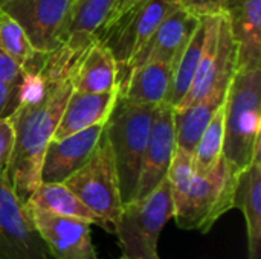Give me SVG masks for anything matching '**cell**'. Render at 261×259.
<instances>
[{
  "instance_id": "cell-1",
  "label": "cell",
  "mask_w": 261,
  "mask_h": 259,
  "mask_svg": "<svg viewBox=\"0 0 261 259\" xmlns=\"http://www.w3.org/2000/svg\"><path fill=\"white\" fill-rule=\"evenodd\" d=\"M75 58L60 47L49 53L38 52L23 70L18 104L11 113L14 147L5 176L17 198L26 205L41 183V165L54 137L64 105L72 93L70 70Z\"/></svg>"
},
{
  "instance_id": "cell-2",
  "label": "cell",
  "mask_w": 261,
  "mask_h": 259,
  "mask_svg": "<svg viewBox=\"0 0 261 259\" xmlns=\"http://www.w3.org/2000/svg\"><path fill=\"white\" fill-rule=\"evenodd\" d=\"M239 174L223 157L214 169L199 174L193 166V154L176 147L167 179L177 227L210 232L222 215L234 209Z\"/></svg>"
},
{
  "instance_id": "cell-3",
  "label": "cell",
  "mask_w": 261,
  "mask_h": 259,
  "mask_svg": "<svg viewBox=\"0 0 261 259\" xmlns=\"http://www.w3.org/2000/svg\"><path fill=\"white\" fill-rule=\"evenodd\" d=\"M261 69L236 70L225 99L223 159L237 172L252 160L261 142Z\"/></svg>"
},
{
  "instance_id": "cell-4",
  "label": "cell",
  "mask_w": 261,
  "mask_h": 259,
  "mask_svg": "<svg viewBox=\"0 0 261 259\" xmlns=\"http://www.w3.org/2000/svg\"><path fill=\"white\" fill-rule=\"evenodd\" d=\"M154 108L153 104L130 102L118 95L104 125L115 157L122 205L135 200Z\"/></svg>"
},
{
  "instance_id": "cell-5",
  "label": "cell",
  "mask_w": 261,
  "mask_h": 259,
  "mask_svg": "<svg viewBox=\"0 0 261 259\" xmlns=\"http://www.w3.org/2000/svg\"><path fill=\"white\" fill-rule=\"evenodd\" d=\"M173 211L167 177L145 197L125 203L113 227L122 252L121 259H161L158 253L159 235L173 218Z\"/></svg>"
},
{
  "instance_id": "cell-6",
  "label": "cell",
  "mask_w": 261,
  "mask_h": 259,
  "mask_svg": "<svg viewBox=\"0 0 261 259\" xmlns=\"http://www.w3.org/2000/svg\"><path fill=\"white\" fill-rule=\"evenodd\" d=\"M63 183L95 214L98 226L113 232L124 205L113 151L104 131L89 160Z\"/></svg>"
},
{
  "instance_id": "cell-7",
  "label": "cell",
  "mask_w": 261,
  "mask_h": 259,
  "mask_svg": "<svg viewBox=\"0 0 261 259\" xmlns=\"http://www.w3.org/2000/svg\"><path fill=\"white\" fill-rule=\"evenodd\" d=\"M176 8L179 5L174 0H138L99 29L96 40L113 55L118 64V79L159 23Z\"/></svg>"
},
{
  "instance_id": "cell-8",
  "label": "cell",
  "mask_w": 261,
  "mask_h": 259,
  "mask_svg": "<svg viewBox=\"0 0 261 259\" xmlns=\"http://www.w3.org/2000/svg\"><path fill=\"white\" fill-rule=\"evenodd\" d=\"M75 0H5L0 9L24 31L37 52L49 53L64 43Z\"/></svg>"
},
{
  "instance_id": "cell-9",
  "label": "cell",
  "mask_w": 261,
  "mask_h": 259,
  "mask_svg": "<svg viewBox=\"0 0 261 259\" xmlns=\"http://www.w3.org/2000/svg\"><path fill=\"white\" fill-rule=\"evenodd\" d=\"M0 259H54L0 169Z\"/></svg>"
},
{
  "instance_id": "cell-10",
  "label": "cell",
  "mask_w": 261,
  "mask_h": 259,
  "mask_svg": "<svg viewBox=\"0 0 261 259\" xmlns=\"http://www.w3.org/2000/svg\"><path fill=\"white\" fill-rule=\"evenodd\" d=\"M31 221L54 259H99L92 243V223L24 205Z\"/></svg>"
},
{
  "instance_id": "cell-11",
  "label": "cell",
  "mask_w": 261,
  "mask_h": 259,
  "mask_svg": "<svg viewBox=\"0 0 261 259\" xmlns=\"http://www.w3.org/2000/svg\"><path fill=\"white\" fill-rule=\"evenodd\" d=\"M199 23H200V17L182 8L173 9L159 23V26L156 27L150 40L142 46V49L136 53V56L124 70V73L119 76L118 87L125 81L128 73L141 64L161 61V63H170L176 66L179 56L187 47Z\"/></svg>"
},
{
  "instance_id": "cell-12",
  "label": "cell",
  "mask_w": 261,
  "mask_h": 259,
  "mask_svg": "<svg viewBox=\"0 0 261 259\" xmlns=\"http://www.w3.org/2000/svg\"><path fill=\"white\" fill-rule=\"evenodd\" d=\"M173 113L174 108L167 102H161L154 108L135 200L150 194L167 177L176 148Z\"/></svg>"
},
{
  "instance_id": "cell-13",
  "label": "cell",
  "mask_w": 261,
  "mask_h": 259,
  "mask_svg": "<svg viewBox=\"0 0 261 259\" xmlns=\"http://www.w3.org/2000/svg\"><path fill=\"white\" fill-rule=\"evenodd\" d=\"M106 125V124H104ZM104 125H93L60 140H50L41 165V182L63 183L81 168L96 148Z\"/></svg>"
},
{
  "instance_id": "cell-14",
  "label": "cell",
  "mask_w": 261,
  "mask_h": 259,
  "mask_svg": "<svg viewBox=\"0 0 261 259\" xmlns=\"http://www.w3.org/2000/svg\"><path fill=\"white\" fill-rule=\"evenodd\" d=\"M72 89L84 93L118 90V64L110 50L93 40L73 61L70 70Z\"/></svg>"
},
{
  "instance_id": "cell-15",
  "label": "cell",
  "mask_w": 261,
  "mask_h": 259,
  "mask_svg": "<svg viewBox=\"0 0 261 259\" xmlns=\"http://www.w3.org/2000/svg\"><path fill=\"white\" fill-rule=\"evenodd\" d=\"M118 99V90L104 93H84L72 90L60 122L54 133V140L64 139L93 125H104Z\"/></svg>"
},
{
  "instance_id": "cell-16",
  "label": "cell",
  "mask_w": 261,
  "mask_h": 259,
  "mask_svg": "<svg viewBox=\"0 0 261 259\" xmlns=\"http://www.w3.org/2000/svg\"><path fill=\"white\" fill-rule=\"evenodd\" d=\"M231 31L237 44V69H261V0H231Z\"/></svg>"
},
{
  "instance_id": "cell-17",
  "label": "cell",
  "mask_w": 261,
  "mask_h": 259,
  "mask_svg": "<svg viewBox=\"0 0 261 259\" xmlns=\"http://www.w3.org/2000/svg\"><path fill=\"white\" fill-rule=\"evenodd\" d=\"M234 208L246 221L248 259H258L261 246V142L255 145L251 163L239 174Z\"/></svg>"
},
{
  "instance_id": "cell-18",
  "label": "cell",
  "mask_w": 261,
  "mask_h": 259,
  "mask_svg": "<svg viewBox=\"0 0 261 259\" xmlns=\"http://www.w3.org/2000/svg\"><path fill=\"white\" fill-rule=\"evenodd\" d=\"M115 3L116 0H75L61 47L76 58L107 23Z\"/></svg>"
},
{
  "instance_id": "cell-19",
  "label": "cell",
  "mask_w": 261,
  "mask_h": 259,
  "mask_svg": "<svg viewBox=\"0 0 261 259\" xmlns=\"http://www.w3.org/2000/svg\"><path fill=\"white\" fill-rule=\"evenodd\" d=\"M174 66L151 61L135 67L118 87V95L130 102L158 105L167 99Z\"/></svg>"
},
{
  "instance_id": "cell-20",
  "label": "cell",
  "mask_w": 261,
  "mask_h": 259,
  "mask_svg": "<svg viewBox=\"0 0 261 259\" xmlns=\"http://www.w3.org/2000/svg\"><path fill=\"white\" fill-rule=\"evenodd\" d=\"M225 99L226 96L211 95L203 101L193 104L187 108L182 110L174 108L173 118H174L176 147L193 154L213 114L225 102Z\"/></svg>"
},
{
  "instance_id": "cell-21",
  "label": "cell",
  "mask_w": 261,
  "mask_h": 259,
  "mask_svg": "<svg viewBox=\"0 0 261 259\" xmlns=\"http://www.w3.org/2000/svg\"><path fill=\"white\" fill-rule=\"evenodd\" d=\"M29 206L64 217H73L86 220L92 224H98L95 214L64 185V183H44L41 182L29 197Z\"/></svg>"
},
{
  "instance_id": "cell-22",
  "label": "cell",
  "mask_w": 261,
  "mask_h": 259,
  "mask_svg": "<svg viewBox=\"0 0 261 259\" xmlns=\"http://www.w3.org/2000/svg\"><path fill=\"white\" fill-rule=\"evenodd\" d=\"M203 37H205V26H203V20L200 17V23L197 24L187 47L184 49L182 55L179 56V60L174 66L170 90H168L167 99L164 101V102L170 104L173 108H176L182 102V99L187 96V93L191 89V84H193L196 72H197L199 58L202 53Z\"/></svg>"
},
{
  "instance_id": "cell-23",
  "label": "cell",
  "mask_w": 261,
  "mask_h": 259,
  "mask_svg": "<svg viewBox=\"0 0 261 259\" xmlns=\"http://www.w3.org/2000/svg\"><path fill=\"white\" fill-rule=\"evenodd\" d=\"M225 139V102L216 110L193 153V166L199 174L214 169L223 157Z\"/></svg>"
},
{
  "instance_id": "cell-24",
  "label": "cell",
  "mask_w": 261,
  "mask_h": 259,
  "mask_svg": "<svg viewBox=\"0 0 261 259\" xmlns=\"http://www.w3.org/2000/svg\"><path fill=\"white\" fill-rule=\"evenodd\" d=\"M0 49L8 53L23 70L34 61L37 50L29 43L23 27L0 9Z\"/></svg>"
},
{
  "instance_id": "cell-25",
  "label": "cell",
  "mask_w": 261,
  "mask_h": 259,
  "mask_svg": "<svg viewBox=\"0 0 261 259\" xmlns=\"http://www.w3.org/2000/svg\"><path fill=\"white\" fill-rule=\"evenodd\" d=\"M174 2L179 5V8L197 17H205V15H217L226 12L231 0H174Z\"/></svg>"
},
{
  "instance_id": "cell-26",
  "label": "cell",
  "mask_w": 261,
  "mask_h": 259,
  "mask_svg": "<svg viewBox=\"0 0 261 259\" xmlns=\"http://www.w3.org/2000/svg\"><path fill=\"white\" fill-rule=\"evenodd\" d=\"M23 81V69L0 49V82L11 87H20Z\"/></svg>"
},
{
  "instance_id": "cell-27",
  "label": "cell",
  "mask_w": 261,
  "mask_h": 259,
  "mask_svg": "<svg viewBox=\"0 0 261 259\" xmlns=\"http://www.w3.org/2000/svg\"><path fill=\"white\" fill-rule=\"evenodd\" d=\"M14 147V128L11 118H0V169L6 168Z\"/></svg>"
},
{
  "instance_id": "cell-28",
  "label": "cell",
  "mask_w": 261,
  "mask_h": 259,
  "mask_svg": "<svg viewBox=\"0 0 261 259\" xmlns=\"http://www.w3.org/2000/svg\"><path fill=\"white\" fill-rule=\"evenodd\" d=\"M18 104V89L0 82V118L11 116Z\"/></svg>"
},
{
  "instance_id": "cell-29",
  "label": "cell",
  "mask_w": 261,
  "mask_h": 259,
  "mask_svg": "<svg viewBox=\"0 0 261 259\" xmlns=\"http://www.w3.org/2000/svg\"><path fill=\"white\" fill-rule=\"evenodd\" d=\"M138 0H116V3H115V6H113V11H112V15H110V18L107 20V23L109 21H112L113 18H116L118 15H121L128 6H132L133 3H136ZM106 23V24H107Z\"/></svg>"
},
{
  "instance_id": "cell-30",
  "label": "cell",
  "mask_w": 261,
  "mask_h": 259,
  "mask_svg": "<svg viewBox=\"0 0 261 259\" xmlns=\"http://www.w3.org/2000/svg\"><path fill=\"white\" fill-rule=\"evenodd\" d=\"M3 2H5V0H0V5H2V3H3Z\"/></svg>"
}]
</instances>
